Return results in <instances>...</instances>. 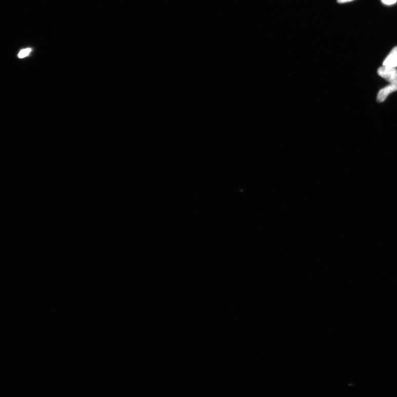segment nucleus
I'll use <instances>...</instances> for the list:
<instances>
[{"label":"nucleus","instance_id":"nucleus-1","mask_svg":"<svg viewBox=\"0 0 397 397\" xmlns=\"http://www.w3.org/2000/svg\"><path fill=\"white\" fill-rule=\"evenodd\" d=\"M378 73L380 76L390 84L397 82V70L395 68L383 65L378 69Z\"/></svg>","mask_w":397,"mask_h":397},{"label":"nucleus","instance_id":"nucleus-2","mask_svg":"<svg viewBox=\"0 0 397 397\" xmlns=\"http://www.w3.org/2000/svg\"><path fill=\"white\" fill-rule=\"evenodd\" d=\"M397 91V82L391 83L387 86L380 91L378 94V102H384L388 95L391 93Z\"/></svg>","mask_w":397,"mask_h":397},{"label":"nucleus","instance_id":"nucleus-3","mask_svg":"<svg viewBox=\"0 0 397 397\" xmlns=\"http://www.w3.org/2000/svg\"><path fill=\"white\" fill-rule=\"evenodd\" d=\"M384 66L389 67L396 68L397 66V47H394L390 53L386 58L383 63Z\"/></svg>","mask_w":397,"mask_h":397},{"label":"nucleus","instance_id":"nucleus-4","mask_svg":"<svg viewBox=\"0 0 397 397\" xmlns=\"http://www.w3.org/2000/svg\"><path fill=\"white\" fill-rule=\"evenodd\" d=\"M31 48H26L25 49H22L19 51L18 57L19 58H24L28 56L29 54L31 53Z\"/></svg>","mask_w":397,"mask_h":397},{"label":"nucleus","instance_id":"nucleus-5","mask_svg":"<svg viewBox=\"0 0 397 397\" xmlns=\"http://www.w3.org/2000/svg\"><path fill=\"white\" fill-rule=\"evenodd\" d=\"M381 1L386 5H392L397 2V0H381Z\"/></svg>","mask_w":397,"mask_h":397},{"label":"nucleus","instance_id":"nucleus-6","mask_svg":"<svg viewBox=\"0 0 397 397\" xmlns=\"http://www.w3.org/2000/svg\"><path fill=\"white\" fill-rule=\"evenodd\" d=\"M354 1V0H337V2L339 4H344Z\"/></svg>","mask_w":397,"mask_h":397}]
</instances>
